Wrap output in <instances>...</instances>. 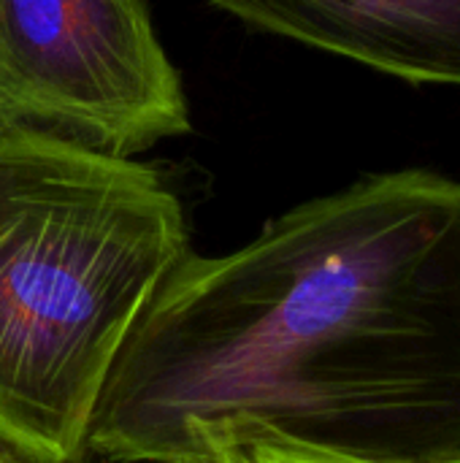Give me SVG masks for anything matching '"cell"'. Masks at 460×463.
<instances>
[{
    "label": "cell",
    "instance_id": "cell-2",
    "mask_svg": "<svg viewBox=\"0 0 460 463\" xmlns=\"http://www.w3.org/2000/svg\"><path fill=\"white\" fill-rule=\"evenodd\" d=\"M190 252L160 174L38 130H0V445L87 463L108 377Z\"/></svg>",
    "mask_w": 460,
    "mask_h": 463
},
{
    "label": "cell",
    "instance_id": "cell-6",
    "mask_svg": "<svg viewBox=\"0 0 460 463\" xmlns=\"http://www.w3.org/2000/svg\"><path fill=\"white\" fill-rule=\"evenodd\" d=\"M0 463H27L19 453H14L11 448H5V445H0Z\"/></svg>",
    "mask_w": 460,
    "mask_h": 463
},
{
    "label": "cell",
    "instance_id": "cell-3",
    "mask_svg": "<svg viewBox=\"0 0 460 463\" xmlns=\"http://www.w3.org/2000/svg\"><path fill=\"white\" fill-rule=\"evenodd\" d=\"M0 130L133 157L190 130L141 0H0Z\"/></svg>",
    "mask_w": 460,
    "mask_h": 463
},
{
    "label": "cell",
    "instance_id": "cell-5",
    "mask_svg": "<svg viewBox=\"0 0 460 463\" xmlns=\"http://www.w3.org/2000/svg\"><path fill=\"white\" fill-rule=\"evenodd\" d=\"M171 463H404V461H369L352 456H336L304 445H293L260 426L244 423H206L192 426L182 437L179 456ZM407 463H460L455 458L442 461H407Z\"/></svg>",
    "mask_w": 460,
    "mask_h": 463
},
{
    "label": "cell",
    "instance_id": "cell-1",
    "mask_svg": "<svg viewBox=\"0 0 460 463\" xmlns=\"http://www.w3.org/2000/svg\"><path fill=\"white\" fill-rule=\"evenodd\" d=\"M206 423L369 461L460 456V179L371 174L236 252H187L133 328L87 450L171 463Z\"/></svg>",
    "mask_w": 460,
    "mask_h": 463
},
{
    "label": "cell",
    "instance_id": "cell-4",
    "mask_svg": "<svg viewBox=\"0 0 460 463\" xmlns=\"http://www.w3.org/2000/svg\"><path fill=\"white\" fill-rule=\"evenodd\" d=\"M274 35L412 84L460 87V0H209Z\"/></svg>",
    "mask_w": 460,
    "mask_h": 463
}]
</instances>
